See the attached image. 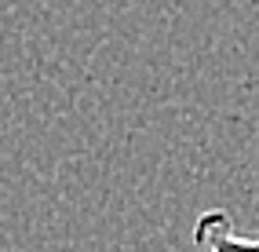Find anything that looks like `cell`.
Here are the masks:
<instances>
[{"label":"cell","instance_id":"6da1fadb","mask_svg":"<svg viewBox=\"0 0 259 252\" xmlns=\"http://www.w3.org/2000/svg\"><path fill=\"white\" fill-rule=\"evenodd\" d=\"M194 245L201 252H259V234L245 238L234 230L230 212L208 208L194 220Z\"/></svg>","mask_w":259,"mask_h":252}]
</instances>
